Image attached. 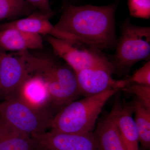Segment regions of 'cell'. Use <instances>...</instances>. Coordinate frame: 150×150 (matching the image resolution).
<instances>
[{
    "instance_id": "cell-3",
    "label": "cell",
    "mask_w": 150,
    "mask_h": 150,
    "mask_svg": "<svg viewBox=\"0 0 150 150\" xmlns=\"http://www.w3.org/2000/svg\"><path fill=\"white\" fill-rule=\"evenodd\" d=\"M33 74L39 75L45 81L50 110L54 116L82 96L76 73L67 64H62L51 59L36 57L33 65Z\"/></svg>"
},
{
    "instance_id": "cell-13",
    "label": "cell",
    "mask_w": 150,
    "mask_h": 150,
    "mask_svg": "<svg viewBox=\"0 0 150 150\" xmlns=\"http://www.w3.org/2000/svg\"><path fill=\"white\" fill-rule=\"evenodd\" d=\"M17 96L31 107L48 111L53 115L50 109L46 84L39 75H30L22 86Z\"/></svg>"
},
{
    "instance_id": "cell-6",
    "label": "cell",
    "mask_w": 150,
    "mask_h": 150,
    "mask_svg": "<svg viewBox=\"0 0 150 150\" xmlns=\"http://www.w3.org/2000/svg\"><path fill=\"white\" fill-rule=\"evenodd\" d=\"M46 40L54 53L62 58L75 73L82 70L107 64L111 62L100 50L79 41L47 36Z\"/></svg>"
},
{
    "instance_id": "cell-14",
    "label": "cell",
    "mask_w": 150,
    "mask_h": 150,
    "mask_svg": "<svg viewBox=\"0 0 150 150\" xmlns=\"http://www.w3.org/2000/svg\"><path fill=\"white\" fill-rule=\"evenodd\" d=\"M93 133L100 150H126L115 124L112 108L100 120Z\"/></svg>"
},
{
    "instance_id": "cell-10",
    "label": "cell",
    "mask_w": 150,
    "mask_h": 150,
    "mask_svg": "<svg viewBox=\"0 0 150 150\" xmlns=\"http://www.w3.org/2000/svg\"><path fill=\"white\" fill-rule=\"evenodd\" d=\"M51 18L39 11H35L26 17L0 24V28H14L41 36L47 35L59 39L81 42L78 38L73 34L57 29L50 22Z\"/></svg>"
},
{
    "instance_id": "cell-7",
    "label": "cell",
    "mask_w": 150,
    "mask_h": 150,
    "mask_svg": "<svg viewBox=\"0 0 150 150\" xmlns=\"http://www.w3.org/2000/svg\"><path fill=\"white\" fill-rule=\"evenodd\" d=\"M33 55L28 51L14 54L0 52V97L4 99L17 95L25 81L32 75Z\"/></svg>"
},
{
    "instance_id": "cell-1",
    "label": "cell",
    "mask_w": 150,
    "mask_h": 150,
    "mask_svg": "<svg viewBox=\"0 0 150 150\" xmlns=\"http://www.w3.org/2000/svg\"><path fill=\"white\" fill-rule=\"evenodd\" d=\"M117 4L105 6L69 5L65 7L55 27L73 34L81 42L101 50L117 43L115 15Z\"/></svg>"
},
{
    "instance_id": "cell-21",
    "label": "cell",
    "mask_w": 150,
    "mask_h": 150,
    "mask_svg": "<svg viewBox=\"0 0 150 150\" xmlns=\"http://www.w3.org/2000/svg\"><path fill=\"white\" fill-rule=\"evenodd\" d=\"M30 4L33 6L38 11L47 15L50 17L54 15V12L52 11L50 6L49 0H25Z\"/></svg>"
},
{
    "instance_id": "cell-5",
    "label": "cell",
    "mask_w": 150,
    "mask_h": 150,
    "mask_svg": "<svg viewBox=\"0 0 150 150\" xmlns=\"http://www.w3.org/2000/svg\"><path fill=\"white\" fill-rule=\"evenodd\" d=\"M112 62L115 71L128 72L133 65L148 59L150 54V28L136 26L126 21L121 28L120 38Z\"/></svg>"
},
{
    "instance_id": "cell-17",
    "label": "cell",
    "mask_w": 150,
    "mask_h": 150,
    "mask_svg": "<svg viewBox=\"0 0 150 150\" xmlns=\"http://www.w3.org/2000/svg\"><path fill=\"white\" fill-rule=\"evenodd\" d=\"M35 10L25 0H0V21L16 20L21 17L28 16Z\"/></svg>"
},
{
    "instance_id": "cell-16",
    "label": "cell",
    "mask_w": 150,
    "mask_h": 150,
    "mask_svg": "<svg viewBox=\"0 0 150 150\" xmlns=\"http://www.w3.org/2000/svg\"><path fill=\"white\" fill-rule=\"evenodd\" d=\"M134 121L139 134V143L144 150L150 146V109L136 98L133 103Z\"/></svg>"
},
{
    "instance_id": "cell-4",
    "label": "cell",
    "mask_w": 150,
    "mask_h": 150,
    "mask_svg": "<svg viewBox=\"0 0 150 150\" xmlns=\"http://www.w3.org/2000/svg\"><path fill=\"white\" fill-rule=\"evenodd\" d=\"M53 117L50 112L31 107L17 95L0 103V120L31 137L50 129Z\"/></svg>"
},
{
    "instance_id": "cell-8",
    "label": "cell",
    "mask_w": 150,
    "mask_h": 150,
    "mask_svg": "<svg viewBox=\"0 0 150 150\" xmlns=\"http://www.w3.org/2000/svg\"><path fill=\"white\" fill-rule=\"evenodd\" d=\"M31 137L37 150H100L93 132L73 134L50 131Z\"/></svg>"
},
{
    "instance_id": "cell-18",
    "label": "cell",
    "mask_w": 150,
    "mask_h": 150,
    "mask_svg": "<svg viewBox=\"0 0 150 150\" xmlns=\"http://www.w3.org/2000/svg\"><path fill=\"white\" fill-rule=\"evenodd\" d=\"M128 8L131 16L143 19L150 17V0H128Z\"/></svg>"
},
{
    "instance_id": "cell-15",
    "label": "cell",
    "mask_w": 150,
    "mask_h": 150,
    "mask_svg": "<svg viewBox=\"0 0 150 150\" xmlns=\"http://www.w3.org/2000/svg\"><path fill=\"white\" fill-rule=\"evenodd\" d=\"M0 150H37L32 137L0 120Z\"/></svg>"
},
{
    "instance_id": "cell-2",
    "label": "cell",
    "mask_w": 150,
    "mask_h": 150,
    "mask_svg": "<svg viewBox=\"0 0 150 150\" xmlns=\"http://www.w3.org/2000/svg\"><path fill=\"white\" fill-rule=\"evenodd\" d=\"M119 90L109 89L69 103L54 115L50 131L73 134L92 132L103 106Z\"/></svg>"
},
{
    "instance_id": "cell-20",
    "label": "cell",
    "mask_w": 150,
    "mask_h": 150,
    "mask_svg": "<svg viewBox=\"0 0 150 150\" xmlns=\"http://www.w3.org/2000/svg\"><path fill=\"white\" fill-rule=\"evenodd\" d=\"M129 84L135 83L150 86V62L149 61L127 79Z\"/></svg>"
},
{
    "instance_id": "cell-19",
    "label": "cell",
    "mask_w": 150,
    "mask_h": 150,
    "mask_svg": "<svg viewBox=\"0 0 150 150\" xmlns=\"http://www.w3.org/2000/svg\"><path fill=\"white\" fill-rule=\"evenodd\" d=\"M121 90L133 94L145 107L150 109V86L131 83L121 89Z\"/></svg>"
},
{
    "instance_id": "cell-9",
    "label": "cell",
    "mask_w": 150,
    "mask_h": 150,
    "mask_svg": "<svg viewBox=\"0 0 150 150\" xmlns=\"http://www.w3.org/2000/svg\"><path fill=\"white\" fill-rule=\"evenodd\" d=\"M114 73V66L111 62L107 64L76 73L82 96H91L111 88L121 90L129 84L127 79L121 80L113 79L112 75Z\"/></svg>"
},
{
    "instance_id": "cell-12",
    "label": "cell",
    "mask_w": 150,
    "mask_h": 150,
    "mask_svg": "<svg viewBox=\"0 0 150 150\" xmlns=\"http://www.w3.org/2000/svg\"><path fill=\"white\" fill-rule=\"evenodd\" d=\"M0 47L8 51H28L43 47L41 35L14 28H0Z\"/></svg>"
},
{
    "instance_id": "cell-11",
    "label": "cell",
    "mask_w": 150,
    "mask_h": 150,
    "mask_svg": "<svg viewBox=\"0 0 150 150\" xmlns=\"http://www.w3.org/2000/svg\"><path fill=\"white\" fill-rule=\"evenodd\" d=\"M115 124L126 150H139V138L136 123L133 118L132 103L123 102L118 99L112 108Z\"/></svg>"
}]
</instances>
